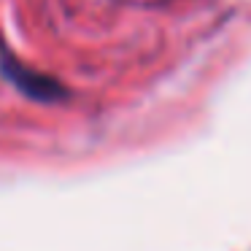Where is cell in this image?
Here are the masks:
<instances>
[{"label": "cell", "mask_w": 251, "mask_h": 251, "mask_svg": "<svg viewBox=\"0 0 251 251\" xmlns=\"http://www.w3.org/2000/svg\"><path fill=\"white\" fill-rule=\"evenodd\" d=\"M3 73H6V78H11V84L19 92L33 98V100L51 103V100H62L68 95L54 78H46V76H41V73L25 68L22 62H17L11 54H6V51H3Z\"/></svg>", "instance_id": "1"}]
</instances>
